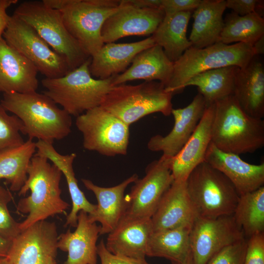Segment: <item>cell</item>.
<instances>
[{
  "instance_id": "cell-40",
  "label": "cell",
  "mask_w": 264,
  "mask_h": 264,
  "mask_svg": "<svg viewBox=\"0 0 264 264\" xmlns=\"http://www.w3.org/2000/svg\"><path fill=\"white\" fill-rule=\"evenodd\" d=\"M201 0H162L161 8L165 15L194 11Z\"/></svg>"
},
{
  "instance_id": "cell-35",
  "label": "cell",
  "mask_w": 264,
  "mask_h": 264,
  "mask_svg": "<svg viewBox=\"0 0 264 264\" xmlns=\"http://www.w3.org/2000/svg\"><path fill=\"white\" fill-rule=\"evenodd\" d=\"M22 125L15 115H10L0 103V152L24 143Z\"/></svg>"
},
{
  "instance_id": "cell-14",
  "label": "cell",
  "mask_w": 264,
  "mask_h": 264,
  "mask_svg": "<svg viewBox=\"0 0 264 264\" xmlns=\"http://www.w3.org/2000/svg\"><path fill=\"white\" fill-rule=\"evenodd\" d=\"M58 236L54 222H36L12 241L7 257L11 264H56Z\"/></svg>"
},
{
  "instance_id": "cell-17",
  "label": "cell",
  "mask_w": 264,
  "mask_h": 264,
  "mask_svg": "<svg viewBox=\"0 0 264 264\" xmlns=\"http://www.w3.org/2000/svg\"><path fill=\"white\" fill-rule=\"evenodd\" d=\"M222 173L232 183L240 196L264 186V163L251 164L239 155L223 152L210 144L204 161Z\"/></svg>"
},
{
  "instance_id": "cell-39",
  "label": "cell",
  "mask_w": 264,
  "mask_h": 264,
  "mask_svg": "<svg viewBox=\"0 0 264 264\" xmlns=\"http://www.w3.org/2000/svg\"><path fill=\"white\" fill-rule=\"evenodd\" d=\"M97 247L101 264H151L146 260H139L111 253L106 248L103 240H101Z\"/></svg>"
},
{
  "instance_id": "cell-31",
  "label": "cell",
  "mask_w": 264,
  "mask_h": 264,
  "mask_svg": "<svg viewBox=\"0 0 264 264\" xmlns=\"http://www.w3.org/2000/svg\"><path fill=\"white\" fill-rule=\"evenodd\" d=\"M239 67L228 66L198 73L185 84L198 87V93L205 100L207 106L233 95L236 75Z\"/></svg>"
},
{
  "instance_id": "cell-28",
  "label": "cell",
  "mask_w": 264,
  "mask_h": 264,
  "mask_svg": "<svg viewBox=\"0 0 264 264\" xmlns=\"http://www.w3.org/2000/svg\"><path fill=\"white\" fill-rule=\"evenodd\" d=\"M226 8L225 0H201L194 10L189 40L192 46L202 48L220 42Z\"/></svg>"
},
{
  "instance_id": "cell-27",
  "label": "cell",
  "mask_w": 264,
  "mask_h": 264,
  "mask_svg": "<svg viewBox=\"0 0 264 264\" xmlns=\"http://www.w3.org/2000/svg\"><path fill=\"white\" fill-rule=\"evenodd\" d=\"M36 154L46 157L57 166L65 176L72 201L71 210L66 217L65 226L76 227L79 212L83 211L91 215L96 208V205L91 203L87 199L78 186L73 167L76 154L75 153L60 154L53 144L42 140L36 142Z\"/></svg>"
},
{
  "instance_id": "cell-33",
  "label": "cell",
  "mask_w": 264,
  "mask_h": 264,
  "mask_svg": "<svg viewBox=\"0 0 264 264\" xmlns=\"http://www.w3.org/2000/svg\"><path fill=\"white\" fill-rule=\"evenodd\" d=\"M264 35V19L255 12L239 16L233 12L226 15L220 42L226 44L244 43L252 46Z\"/></svg>"
},
{
  "instance_id": "cell-25",
  "label": "cell",
  "mask_w": 264,
  "mask_h": 264,
  "mask_svg": "<svg viewBox=\"0 0 264 264\" xmlns=\"http://www.w3.org/2000/svg\"><path fill=\"white\" fill-rule=\"evenodd\" d=\"M173 67L174 63L167 58L162 48L155 44L137 54L125 71L113 76L112 85L136 80H157L165 87L171 78Z\"/></svg>"
},
{
  "instance_id": "cell-23",
  "label": "cell",
  "mask_w": 264,
  "mask_h": 264,
  "mask_svg": "<svg viewBox=\"0 0 264 264\" xmlns=\"http://www.w3.org/2000/svg\"><path fill=\"white\" fill-rule=\"evenodd\" d=\"M155 44L152 36L130 43L104 44L91 56L89 71L91 76L106 79L125 71L134 57L142 50Z\"/></svg>"
},
{
  "instance_id": "cell-38",
  "label": "cell",
  "mask_w": 264,
  "mask_h": 264,
  "mask_svg": "<svg viewBox=\"0 0 264 264\" xmlns=\"http://www.w3.org/2000/svg\"><path fill=\"white\" fill-rule=\"evenodd\" d=\"M243 264H264V232L249 238Z\"/></svg>"
},
{
  "instance_id": "cell-5",
  "label": "cell",
  "mask_w": 264,
  "mask_h": 264,
  "mask_svg": "<svg viewBox=\"0 0 264 264\" xmlns=\"http://www.w3.org/2000/svg\"><path fill=\"white\" fill-rule=\"evenodd\" d=\"M255 56L252 46L241 43L226 44L219 42L202 48L191 46L174 63L165 90L173 95L180 93L187 81L198 73L228 66L243 68Z\"/></svg>"
},
{
  "instance_id": "cell-29",
  "label": "cell",
  "mask_w": 264,
  "mask_h": 264,
  "mask_svg": "<svg viewBox=\"0 0 264 264\" xmlns=\"http://www.w3.org/2000/svg\"><path fill=\"white\" fill-rule=\"evenodd\" d=\"M191 11L182 12L165 17L152 35L155 44L161 46L167 58L176 61L192 46L186 33Z\"/></svg>"
},
{
  "instance_id": "cell-3",
  "label": "cell",
  "mask_w": 264,
  "mask_h": 264,
  "mask_svg": "<svg viewBox=\"0 0 264 264\" xmlns=\"http://www.w3.org/2000/svg\"><path fill=\"white\" fill-rule=\"evenodd\" d=\"M211 143L225 152L252 153L264 146V121L252 117L233 95L214 104Z\"/></svg>"
},
{
  "instance_id": "cell-13",
  "label": "cell",
  "mask_w": 264,
  "mask_h": 264,
  "mask_svg": "<svg viewBox=\"0 0 264 264\" xmlns=\"http://www.w3.org/2000/svg\"><path fill=\"white\" fill-rule=\"evenodd\" d=\"M244 238L232 215L216 219L198 216L190 234L193 264H207L221 249Z\"/></svg>"
},
{
  "instance_id": "cell-37",
  "label": "cell",
  "mask_w": 264,
  "mask_h": 264,
  "mask_svg": "<svg viewBox=\"0 0 264 264\" xmlns=\"http://www.w3.org/2000/svg\"><path fill=\"white\" fill-rule=\"evenodd\" d=\"M247 241L245 238L215 254L207 264H243Z\"/></svg>"
},
{
  "instance_id": "cell-19",
  "label": "cell",
  "mask_w": 264,
  "mask_h": 264,
  "mask_svg": "<svg viewBox=\"0 0 264 264\" xmlns=\"http://www.w3.org/2000/svg\"><path fill=\"white\" fill-rule=\"evenodd\" d=\"M137 178L138 176L135 174L110 187L99 186L89 179H82L85 187L94 194L97 201L95 211L88 215L92 221L100 223V235L109 234L118 225L126 209L125 190Z\"/></svg>"
},
{
  "instance_id": "cell-26",
  "label": "cell",
  "mask_w": 264,
  "mask_h": 264,
  "mask_svg": "<svg viewBox=\"0 0 264 264\" xmlns=\"http://www.w3.org/2000/svg\"><path fill=\"white\" fill-rule=\"evenodd\" d=\"M152 232L151 219L120 221L108 234L105 246L112 254L146 260L148 243Z\"/></svg>"
},
{
  "instance_id": "cell-24",
  "label": "cell",
  "mask_w": 264,
  "mask_h": 264,
  "mask_svg": "<svg viewBox=\"0 0 264 264\" xmlns=\"http://www.w3.org/2000/svg\"><path fill=\"white\" fill-rule=\"evenodd\" d=\"M233 96L250 116H264V67L255 56L243 68H239L235 80Z\"/></svg>"
},
{
  "instance_id": "cell-34",
  "label": "cell",
  "mask_w": 264,
  "mask_h": 264,
  "mask_svg": "<svg viewBox=\"0 0 264 264\" xmlns=\"http://www.w3.org/2000/svg\"><path fill=\"white\" fill-rule=\"evenodd\" d=\"M232 216L244 236L264 232V187L240 196Z\"/></svg>"
},
{
  "instance_id": "cell-43",
  "label": "cell",
  "mask_w": 264,
  "mask_h": 264,
  "mask_svg": "<svg viewBox=\"0 0 264 264\" xmlns=\"http://www.w3.org/2000/svg\"><path fill=\"white\" fill-rule=\"evenodd\" d=\"M129 5L138 8H161L162 0H125Z\"/></svg>"
},
{
  "instance_id": "cell-36",
  "label": "cell",
  "mask_w": 264,
  "mask_h": 264,
  "mask_svg": "<svg viewBox=\"0 0 264 264\" xmlns=\"http://www.w3.org/2000/svg\"><path fill=\"white\" fill-rule=\"evenodd\" d=\"M12 198L10 191L0 186V236L10 241L21 232L20 222L14 220L8 209Z\"/></svg>"
},
{
  "instance_id": "cell-16",
  "label": "cell",
  "mask_w": 264,
  "mask_h": 264,
  "mask_svg": "<svg viewBox=\"0 0 264 264\" xmlns=\"http://www.w3.org/2000/svg\"><path fill=\"white\" fill-rule=\"evenodd\" d=\"M207 105L203 97L198 93L192 101L183 108L173 109L171 114L174 125L165 136H152L147 143L149 150L162 152V155L173 158L182 148L196 129L204 114Z\"/></svg>"
},
{
  "instance_id": "cell-42",
  "label": "cell",
  "mask_w": 264,
  "mask_h": 264,
  "mask_svg": "<svg viewBox=\"0 0 264 264\" xmlns=\"http://www.w3.org/2000/svg\"><path fill=\"white\" fill-rule=\"evenodd\" d=\"M18 1V0H0V39L2 38L3 33L7 27L10 18L6 10Z\"/></svg>"
},
{
  "instance_id": "cell-45",
  "label": "cell",
  "mask_w": 264,
  "mask_h": 264,
  "mask_svg": "<svg viewBox=\"0 0 264 264\" xmlns=\"http://www.w3.org/2000/svg\"><path fill=\"white\" fill-rule=\"evenodd\" d=\"M255 56L264 53V35L261 37L252 45Z\"/></svg>"
},
{
  "instance_id": "cell-1",
  "label": "cell",
  "mask_w": 264,
  "mask_h": 264,
  "mask_svg": "<svg viewBox=\"0 0 264 264\" xmlns=\"http://www.w3.org/2000/svg\"><path fill=\"white\" fill-rule=\"evenodd\" d=\"M47 158L35 154L28 166L27 177L19 195L30 194L21 198L17 205L18 212L27 214L20 223L21 231L40 221L65 212L70 206L61 198L60 181L62 173Z\"/></svg>"
},
{
  "instance_id": "cell-22",
  "label": "cell",
  "mask_w": 264,
  "mask_h": 264,
  "mask_svg": "<svg viewBox=\"0 0 264 264\" xmlns=\"http://www.w3.org/2000/svg\"><path fill=\"white\" fill-rule=\"evenodd\" d=\"M38 70L25 57L0 39V92L37 91Z\"/></svg>"
},
{
  "instance_id": "cell-41",
  "label": "cell",
  "mask_w": 264,
  "mask_h": 264,
  "mask_svg": "<svg viewBox=\"0 0 264 264\" xmlns=\"http://www.w3.org/2000/svg\"><path fill=\"white\" fill-rule=\"evenodd\" d=\"M258 0H227L226 8L239 16H244L255 12Z\"/></svg>"
},
{
  "instance_id": "cell-20",
  "label": "cell",
  "mask_w": 264,
  "mask_h": 264,
  "mask_svg": "<svg viewBox=\"0 0 264 264\" xmlns=\"http://www.w3.org/2000/svg\"><path fill=\"white\" fill-rule=\"evenodd\" d=\"M101 227L92 221L85 211L78 215L74 231L68 229L58 236V249L67 252L63 264H97V242Z\"/></svg>"
},
{
  "instance_id": "cell-18",
  "label": "cell",
  "mask_w": 264,
  "mask_h": 264,
  "mask_svg": "<svg viewBox=\"0 0 264 264\" xmlns=\"http://www.w3.org/2000/svg\"><path fill=\"white\" fill-rule=\"evenodd\" d=\"M198 216L187 192L186 181L174 180L151 218L153 232L191 227Z\"/></svg>"
},
{
  "instance_id": "cell-15",
  "label": "cell",
  "mask_w": 264,
  "mask_h": 264,
  "mask_svg": "<svg viewBox=\"0 0 264 264\" xmlns=\"http://www.w3.org/2000/svg\"><path fill=\"white\" fill-rule=\"evenodd\" d=\"M123 6L110 16L101 30L104 44L130 36L153 35L165 17L162 8H138L122 0Z\"/></svg>"
},
{
  "instance_id": "cell-32",
  "label": "cell",
  "mask_w": 264,
  "mask_h": 264,
  "mask_svg": "<svg viewBox=\"0 0 264 264\" xmlns=\"http://www.w3.org/2000/svg\"><path fill=\"white\" fill-rule=\"evenodd\" d=\"M36 151V142L28 139L22 145L0 152V180L12 191L19 192L27 179L30 161Z\"/></svg>"
},
{
  "instance_id": "cell-7",
  "label": "cell",
  "mask_w": 264,
  "mask_h": 264,
  "mask_svg": "<svg viewBox=\"0 0 264 264\" xmlns=\"http://www.w3.org/2000/svg\"><path fill=\"white\" fill-rule=\"evenodd\" d=\"M186 184L198 216L216 219L233 215L240 195L222 173L206 162L192 171Z\"/></svg>"
},
{
  "instance_id": "cell-4",
  "label": "cell",
  "mask_w": 264,
  "mask_h": 264,
  "mask_svg": "<svg viewBox=\"0 0 264 264\" xmlns=\"http://www.w3.org/2000/svg\"><path fill=\"white\" fill-rule=\"evenodd\" d=\"M91 60V57L62 77L42 80L46 89L43 93L71 116L77 117L100 106L114 87L113 76L99 79L91 76L89 68Z\"/></svg>"
},
{
  "instance_id": "cell-47",
  "label": "cell",
  "mask_w": 264,
  "mask_h": 264,
  "mask_svg": "<svg viewBox=\"0 0 264 264\" xmlns=\"http://www.w3.org/2000/svg\"><path fill=\"white\" fill-rule=\"evenodd\" d=\"M0 264H11L7 257L0 256Z\"/></svg>"
},
{
  "instance_id": "cell-21",
  "label": "cell",
  "mask_w": 264,
  "mask_h": 264,
  "mask_svg": "<svg viewBox=\"0 0 264 264\" xmlns=\"http://www.w3.org/2000/svg\"><path fill=\"white\" fill-rule=\"evenodd\" d=\"M214 104L207 106L189 140L172 158L171 171L174 180L186 181L192 171L204 161L211 142Z\"/></svg>"
},
{
  "instance_id": "cell-44",
  "label": "cell",
  "mask_w": 264,
  "mask_h": 264,
  "mask_svg": "<svg viewBox=\"0 0 264 264\" xmlns=\"http://www.w3.org/2000/svg\"><path fill=\"white\" fill-rule=\"evenodd\" d=\"M12 242L0 236V256L7 257Z\"/></svg>"
},
{
  "instance_id": "cell-48",
  "label": "cell",
  "mask_w": 264,
  "mask_h": 264,
  "mask_svg": "<svg viewBox=\"0 0 264 264\" xmlns=\"http://www.w3.org/2000/svg\"><path fill=\"white\" fill-rule=\"evenodd\" d=\"M182 264H193L192 255L191 252L189 255L186 260Z\"/></svg>"
},
{
  "instance_id": "cell-12",
  "label": "cell",
  "mask_w": 264,
  "mask_h": 264,
  "mask_svg": "<svg viewBox=\"0 0 264 264\" xmlns=\"http://www.w3.org/2000/svg\"><path fill=\"white\" fill-rule=\"evenodd\" d=\"M172 160L162 155L147 166L145 175L137 178L125 195L126 209L120 221L151 219L174 180L171 171Z\"/></svg>"
},
{
  "instance_id": "cell-46",
  "label": "cell",
  "mask_w": 264,
  "mask_h": 264,
  "mask_svg": "<svg viewBox=\"0 0 264 264\" xmlns=\"http://www.w3.org/2000/svg\"><path fill=\"white\" fill-rule=\"evenodd\" d=\"M264 1L262 0H258L255 7V12L258 15L263 18L264 16Z\"/></svg>"
},
{
  "instance_id": "cell-11",
  "label": "cell",
  "mask_w": 264,
  "mask_h": 264,
  "mask_svg": "<svg viewBox=\"0 0 264 264\" xmlns=\"http://www.w3.org/2000/svg\"><path fill=\"white\" fill-rule=\"evenodd\" d=\"M2 38L46 78L61 77L71 70L64 57L53 50L30 25L14 14L10 16Z\"/></svg>"
},
{
  "instance_id": "cell-30",
  "label": "cell",
  "mask_w": 264,
  "mask_h": 264,
  "mask_svg": "<svg viewBox=\"0 0 264 264\" xmlns=\"http://www.w3.org/2000/svg\"><path fill=\"white\" fill-rule=\"evenodd\" d=\"M191 227L153 232L148 243L147 256L163 258L172 264H182L191 252Z\"/></svg>"
},
{
  "instance_id": "cell-10",
  "label": "cell",
  "mask_w": 264,
  "mask_h": 264,
  "mask_svg": "<svg viewBox=\"0 0 264 264\" xmlns=\"http://www.w3.org/2000/svg\"><path fill=\"white\" fill-rule=\"evenodd\" d=\"M75 125L85 149L107 156L127 154L130 126L101 107L76 117Z\"/></svg>"
},
{
  "instance_id": "cell-8",
  "label": "cell",
  "mask_w": 264,
  "mask_h": 264,
  "mask_svg": "<svg viewBox=\"0 0 264 264\" xmlns=\"http://www.w3.org/2000/svg\"><path fill=\"white\" fill-rule=\"evenodd\" d=\"M13 14L30 25L53 50L64 57L71 70L91 57L68 32L61 12L47 7L42 0L23 1Z\"/></svg>"
},
{
  "instance_id": "cell-9",
  "label": "cell",
  "mask_w": 264,
  "mask_h": 264,
  "mask_svg": "<svg viewBox=\"0 0 264 264\" xmlns=\"http://www.w3.org/2000/svg\"><path fill=\"white\" fill-rule=\"evenodd\" d=\"M122 6V0H68L60 11L68 32L91 57L104 44L101 32L105 22Z\"/></svg>"
},
{
  "instance_id": "cell-2",
  "label": "cell",
  "mask_w": 264,
  "mask_h": 264,
  "mask_svg": "<svg viewBox=\"0 0 264 264\" xmlns=\"http://www.w3.org/2000/svg\"><path fill=\"white\" fill-rule=\"evenodd\" d=\"M0 104L21 121L22 134L28 139L53 144L71 132V115L43 93H4Z\"/></svg>"
},
{
  "instance_id": "cell-6",
  "label": "cell",
  "mask_w": 264,
  "mask_h": 264,
  "mask_svg": "<svg viewBox=\"0 0 264 264\" xmlns=\"http://www.w3.org/2000/svg\"><path fill=\"white\" fill-rule=\"evenodd\" d=\"M173 96L156 81L136 85L123 84L112 88L100 107L130 126L151 113L170 115Z\"/></svg>"
}]
</instances>
